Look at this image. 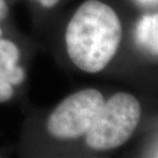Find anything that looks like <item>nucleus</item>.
I'll return each instance as SVG.
<instances>
[{
    "instance_id": "nucleus-5",
    "label": "nucleus",
    "mask_w": 158,
    "mask_h": 158,
    "mask_svg": "<svg viewBox=\"0 0 158 158\" xmlns=\"http://www.w3.org/2000/svg\"><path fill=\"white\" fill-rule=\"evenodd\" d=\"M12 96H14L12 85L5 79L0 77V103L7 102L11 99Z\"/></svg>"
},
{
    "instance_id": "nucleus-6",
    "label": "nucleus",
    "mask_w": 158,
    "mask_h": 158,
    "mask_svg": "<svg viewBox=\"0 0 158 158\" xmlns=\"http://www.w3.org/2000/svg\"><path fill=\"white\" fill-rule=\"evenodd\" d=\"M7 15V6H6L4 0H0V21L3 20ZM1 29H0V36H1Z\"/></svg>"
},
{
    "instance_id": "nucleus-1",
    "label": "nucleus",
    "mask_w": 158,
    "mask_h": 158,
    "mask_svg": "<svg viewBox=\"0 0 158 158\" xmlns=\"http://www.w3.org/2000/svg\"><path fill=\"white\" fill-rule=\"evenodd\" d=\"M121 37V22L113 8L99 0H87L67 27V52L80 70L97 73L111 62Z\"/></svg>"
},
{
    "instance_id": "nucleus-3",
    "label": "nucleus",
    "mask_w": 158,
    "mask_h": 158,
    "mask_svg": "<svg viewBox=\"0 0 158 158\" xmlns=\"http://www.w3.org/2000/svg\"><path fill=\"white\" fill-rule=\"evenodd\" d=\"M105 100L94 88L79 90L63 101L47 120V131L56 139H77L86 134Z\"/></svg>"
},
{
    "instance_id": "nucleus-8",
    "label": "nucleus",
    "mask_w": 158,
    "mask_h": 158,
    "mask_svg": "<svg viewBox=\"0 0 158 158\" xmlns=\"http://www.w3.org/2000/svg\"><path fill=\"white\" fill-rule=\"evenodd\" d=\"M143 2H152V1H156V0H141Z\"/></svg>"
},
{
    "instance_id": "nucleus-2",
    "label": "nucleus",
    "mask_w": 158,
    "mask_h": 158,
    "mask_svg": "<svg viewBox=\"0 0 158 158\" xmlns=\"http://www.w3.org/2000/svg\"><path fill=\"white\" fill-rule=\"evenodd\" d=\"M141 105L131 94L118 93L104 104L96 121L86 132V144L94 150H111L122 146L137 128Z\"/></svg>"
},
{
    "instance_id": "nucleus-4",
    "label": "nucleus",
    "mask_w": 158,
    "mask_h": 158,
    "mask_svg": "<svg viewBox=\"0 0 158 158\" xmlns=\"http://www.w3.org/2000/svg\"><path fill=\"white\" fill-rule=\"evenodd\" d=\"M158 17L155 15H145L138 25L137 36L139 41L146 45L151 52L157 55V34H158Z\"/></svg>"
},
{
    "instance_id": "nucleus-7",
    "label": "nucleus",
    "mask_w": 158,
    "mask_h": 158,
    "mask_svg": "<svg viewBox=\"0 0 158 158\" xmlns=\"http://www.w3.org/2000/svg\"><path fill=\"white\" fill-rule=\"evenodd\" d=\"M40 3L44 7H52V6L56 5L59 0H39Z\"/></svg>"
}]
</instances>
